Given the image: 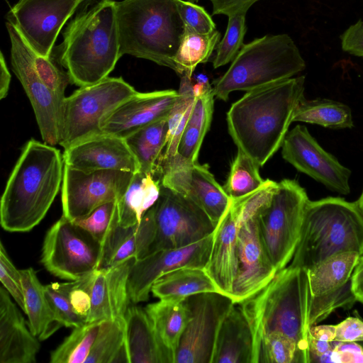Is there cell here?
Instances as JSON below:
<instances>
[{
	"mask_svg": "<svg viewBox=\"0 0 363 363\" xmlns=\"http://www.w3.org/2000/svg\"><path fill=\"white\" fill-rule=\"evenodd\" d=\"M102 255L100 243L62 215L46 233L40 262L55 277L75 281L98 269Z\"/></svg>",
	"mask_w": 363,
	"mask_h": 363,
	"instance_id": "8fae6325",
	"label": "cell"
},
{
	"mask_svg": "<svg viewBox=\"0 0 363 363\" xmlns=\"http://www.w3.org/2000/svg\"><path fill=\"white\" fill-rule=\"evenodd\" d=\"M305 68L300 50L288 34H267L244 44L212 87L217 99L227 101L234 91H248L287 79Z\"/></svg>",
	"mask_w": 363,
	"mask_h": 363,
	"instance_id": "52a82bcc",
	"label": "cell"
},
{
	"mask_svg": "<svg viewBox=\"0 0 363 363\" xmlns=\"http://www.w3.org/2000/svg\"><path fill=\"white\" fill-rule=\"evenodd\" d=\"M335 341H363V321L351 316L335 325Z\"/></svg>",
	"mask_w": 363,
	"mask_h": 363,
	"instance_id": "681fc988",
	"label": "cell"
},
{
	"mask_svg": "<svg viewBox=\"0 0 363 363\" xmlns=\"http://www.w3.org/2000/svg\"><path fill=\"white\" fill-rule=\"evenodd\" d=\"M309 336L323 341H335V325H312L309 329Z\"/></svg>",
	"mask_w": 363,
	"mask_h": 363,
	"instance_id": "db71d44e",
	"label": "cell"
},
{
	"mask_svg": "<svg viewBox=\"0 0 363 363\" xmlns=\"http://www.w3.org/2000/svg\"><path fill=\"white\" fill-rule=\"evenodd\" d=\"M85 0H19L6 18L37 55L50 58L63 26Z\"/></svg>",
	"mask_w": 363,
	"mask_h": 363,
	"instance_id": "9a60e30c",
	"label": "cell"
},
{
	"mask_svg": "<svg viewBox=\"0 0 363 363\" xmlns=\"http://www.w3.org/2000/svg\"><path fill=\"white\" fill-rule=\"evenodd\" d=\"M157 335L175 362L176 353L189 320V311L184 300H160L145 308Z\"/></svg>",
	"mask_w": 363,
	"mask_h": 363,
	"instance_id": "f546056e",
	"label": "cell"
},
{
	"mask_svg": "<svg viewBox=\"0 0 363 363\" xmlns=\"http://www.w3.org/2000/svg\"><path fill=\"white\" fill-rule=\"evenodd\" d=\"M190 2H192V3H195V4H197L199 2V0H187Z\"/></svg>",
	"mask_w": 363,
	"mask_h": 363,
	"instance_id": "91938a15",
	"label": "cell"
},
{
	"mask_svg": "<svg viewBox=\"0 0 363 363\" xmlns=\"http://www.w3.org/2000/svg\"><path fill=\"white\" fill-rule=\"evenodd\" d=\"M213 236V233L191 245L157 250L135 260L128 281L130 302L147 301L155 281L171 271L185 267L205 268L211 251Z\"/></svg>",
	"mask_w": 363,
	"mask_h": 363,
	"instance_id": "d6986e66",
	"label": "cell"
},
{
	"mask_svg": "<svg viewBox=\"0 0 363 363\" xmlns=\"http://www.w3.org/2000/svg\"><path fill=\"white\" fill-rule=\"evenodd\" d=\"M0 281L23 312H26L21 274L11 261L3 245L0 243Z\"/></svg>",
	"mask_w": 363,
	"mask_h": 363,
	"instance_id": "bcb514c9",
	"label": "cell"
},
{
	"mask_svg": "<svg viewBox=\"0 0 363 363\" xmlns=\"http://www.w3.org/2000/svg\"><path fill=\"white\" fill-rule=\"evenodd\" d=\"M124 321L128 363H172L145 308L128 306Z\"/></svg>",
	"mask_w": 363,
	"mask_h": 363,
	"instance_id": "484cf974",
	"label": "cell"
},
{
	"mask_svg": "<svg viewBox=\"0 0 363 363\" xmlns=\"http://www.w3.org/2000/svg\"><path fill=\"white\" fill-rule=\"evenodd\" d=\"M155 236V225L152 207L141 222L124 227L118 223L109 234L104 247L99 268H109L127 259H140L148 255Z\"/></svg>",
	"mask_w": 363,
	"mask_h": 363,
	"instance_id": "d4e9b609",
	"label": "cell"
},
{
	"mask_svg": "<svg viewBox=\"0 0 363 363\" xmlns=\"http://www.w3.org/2000/svg\"><path fill=\"white\" fill-rule=\"evenodd\" d=\"M203 292H220L205 268L185 267L171 271L153 284L151 293L160 300H184Z\"/></svg>",
	"mask_w": 363,
	"mask_h": 363,
	"instance_id": "4dcf8cb0",
	"label": "cell"
},
{
	"mask_svg": "<svg viewBox=\"0 0 363 363\" xmlns=\"http://www.w3.org/2000/svg\"><path fill=\"white\" fill-rule=\"evenodd\" d=\"M135 260L131 258L109 268H98L79 279L90 301L86 323L124 318L130 302L128 276Z\"/></svg>",
	"mask_w": 363,
	"mask_h": 363,
	"instance_id": "ffe728a7",
	"label": "cell"
},
{
	"mask_svg": "<svg viewBox=\"0 0 363 363\" xmlns=\"http://www.w3.org/2000/svg\"><path fill=\"white\" fill-rule=\"evenodd\" d=\"M160 180L151 174H134L123 196L118 201V224L128 227L139 224L142 218L157 201Z\"/></svg>",
	"mask_w": 363,
	"mask_h": 363,
	"instance_id": "d6a6232c",
	"label": "cell"
},
{
	"mask_svg": "<svg viewBox=\"0 0 363 363\" xmlns=\"http://www.w3.org/2000/svg\"><path fill=\"white\" fill-rule=\"evenodd\" d=\"M34 65L40 78L53 95L61 114V123L65 89L70 82L68 73L57 66L51 58L34 52Z\"/></svg>",
	"mask_w": 363,
	"mask_h": 363,
	"instance_id": "ee69618b",
	"label": "cell"
},
{
	"mask_svg": "<svg viewBox=\"0 0 363 363\" xmlns=\"http://www.w3.org/2000/svg\"><path fill=\"white\" fill-rule=\"evenodd\" d=\"M120 54L150 60L176 72L184 31L177 0L116 1Z\"/></svg>",
	"mask_w": 363,
	"mask_h": 363,
	"instance_id": "5b68a950",
	"label": "cell"
},
{
	"mask_svg": "<svg viewBox=\"0 0 363 363\" xmlns=\"http://www.w3.org/2000/svg\"><path fill=\"white\" fill-rule=\"evenodd\" d=\"M134 174L116 169L84 172L65 164L61 194L62 215L74 221L86 217L105 203L120 200Z\"/></svg>",
	"mask_w": 363,
	"mask_h": 363,
	"instance_id": "4fadbf2b",
	"label": "cell"
},
{
	"mask_svg": "<svg viewBox=\"0 0 363 363\" xmlns=\"http://www.w3.org/2000/svg\"><path fill=\"white\" fill-rule=\"evenodd\" d=\"M317 124L331 129L352 128L353 121L350 108L329 99H306L301 97L296 108L293 122Z\"/></svg>",
	"mask_w": 363,
	"mask_h": 363,
	"instance_id": "e575fe53",
	"label": "cell"
},
{
	"mask_svg": "<svg viewBox=\"0 0 363 363\" xmlns=\"http://www.w3.org/2000/svg\"><path fill=\"white\" fill-rule=\"evenodd\" d=\"M277 182L264 184L244 196L245 218L238 237L237 273L231 298L240 303L267 284L277 274L262 243L257 219L260 207L269 199Z\"/></svg>",
	"mask_w": 363,
	"mask_h": 363,
	"instance_id": "30bf717a",
	"label": "cell"
},
{
	"mask_svg": "<svg viewBox=\"0 0 363 363\" xmlns=\"http://www.w3.org/2000/svg\"><path fill=\"white\" fill-rule=\"evenodd\" d=\"M180 77L178 96L167 118V143L158 166L176 155L179 142L195 100L191 77L183 74Z\"/></svg>",
	"mask_w": 363,
	"mask_h": 363,
	"instance_id": "8d00e7d4",
	"label": "cell"
},
{
	"mask_svg": "<svg viewBox=\"0 0 363 363\" xmlns=\"http://www.w3.org/2000/svg\"><path fill=\"white\" fill-rule=\"evenodd\" d=\"M167 118H162L124 138L139 163L140 172L155 177L167 143Z\"/></svg>",
	"mask_w": 363,
	"mask_h": 363,
	"instance_id": "836d02e7",
	"label": "cell"
},
{
	"mask_svg": "<svg viewBox=\"0 0 363 363\" xmlns=\"http://www.w3.org/2000/svg\"><path fill=\"white\" fill-rule=\"evenodd\" d=\"M152 208L155 236L148 255L195 243L212 234L217 226L191 199L162 185Z\"/></svg>",
	"mask_w": 363,
	"mask_h": 363,
	"instance_id": "7c38bea8",
	"label": "cell"
},
{
	"mask_svg": "<svg viewBox=\"0 0 363 363\" xmlns=\"http://www.w3.org/2000/svg\"><path fill=\"white\" fill-rule=\"evenodd\" d=\"M360 257L357 252H343L308 269L311 299L352 290V276Z\"/></svg>",
	"mask_w": 363,
	"mask_h": 363,
	"instance_id": "83f0119b",
	"label": "cell"
},
{
	"mask_svg": "<svg viewBox=\"0 0 363 363\" xmlns=\"http://www.w3.org/2000/svg\"><path fill=\"white\" fill-rule=\"evenodd\" d=\"M254 339L239 303L223 318L216 338L211 363H253Z\"/></svg>",
	"mask_w": 363,
	"mask_h": 363,
	"instance_id": "4316f807",
	"label": "cell"
},
{
	"mask_svg": "<svg viewBox=\"0 0 363 363\" xmlns=\"http://www.w3.org/2000/svg\"><path fill=\"white\" fill-rule=\"evenodd\" d=\"M281 147L283 158L297 170L333 191L350 193L351 171L322 148L304 125H297L288 132Z\"/></svg>",
	"mask_w": 363,
	"mask_h": 363,
	"instance_id": "ac0fdd59",
	"label": "cell"
},
{
	"mask_svg": "<svg viewBox=\"0 0 363 363\" xmlns=\"http://www.w3.org/2000/svg\"><path fill=\"white\" fill-rule=\"evenodd\" d=\"M64 166L53 145L35 139L25 144L1 198L3 229L28 232L40 223L60 190Z\"/></svg>",
	"mask_w": 363,
	"mask_h": 363,
	"instance_id": "7a4b0ae2",
	"label": "cell"
},
{
	"mask_svg": "<svg viewBox=\"0 0 363 363\" xmlns=\"http://www.w3.org/2000/svg\"><path fill=\"white\" fill-rule=\"evenodd\" d=\"M341 45L345 52L363 57V21L350 26L341 35Z\"/></svg>",
	"mask_w": 363,
	"mask_h": 363,
	"instance_id": "c3c4849f",
	"label": "cell"
},
{
	"mask_svg": "<svg viewBox=\"0 0 363 363\" xmlns=\"http://www.w3.org/2000/svg\"><path fill=\"white\" fill-rule=\"evenodd\" d=\"M245 218L244 197L231 200L213 236L205 267L220 293L231 298L237 273L238 237Z\"/></svg>",
	"mask_w": 363,
	"mask_h": 363,
	"instance_id": "44dd1931",
	"label": "cell"
},
{
	"mask_svg": "<svg viewBox=\"0 0 363 363\" xmlns=\"http://www.w3.org/2000/svg\"><path fill=\"white\" fill-rule=\"evenodd\" d=\"M118 201L105 203L84 218L73 222L86 230L102 248L112 230L118 223Z\"/></svg>",
	"mask_w": 363,
	"mask_h": 363,
	"instance_id": "7bdbcfd3",
	"label": "cell"
},
{
	"mask_svg": "<svg viewBox=\"0 0 363 363\" xmlns=\"http://www.w3.org/2000/svg\"><path fill=\"white\" fill-rule=\"evenodd\" d=\"M103 320L73 328L50 354L51 363H86Z\"/></svg>",
	"mask_w": 363,
	"mask_h": 363,
	"instance_id": "f35d334b",
	"label": "cell"
},
{
	"mask_svg": "<svg viewBox=\"0 0 363 363\" xmlns=\"http://www.w3.org/2000/svg\"><path fill=\"white\" fill-rule=\"evenodd\" d=\"M65 164L84 172L101 169L140 172L139 163L123 138L101 133L65 149Z\"/></svg>",
	"mask_w": 363,
	"mask_h": 363,
	"instance_id": "7402d4cb",
	"label": "cell"
},
{
	"mask_svg": "<svg viewBox=\"0 0 363 363\" xmlns=\"http://www.w3.org/2000/svg\"><path fill=\"white\" fill-rule=\"evenodd\" d=\"M95 3L96 0H85L84 4L82 6L79 11L86 9H88L89 6H92Z\"/></svg>",
	"mask_w": 363,
	"mask_h": 363,
	"instance_id": "6f0895ef",
	"label": "cell"
},
{
	"mask_svg": "<svg viewBox=\"0 0 363 363\" xmlns=\"http://www.w3.org/2000/svg\"><path fill=\"white\" fill-rule=\"evenodd\" d=\"M213 15L229 16L247 13L250 8L260 0H209Z\"/></svg>",
	"mask_w": 363,
	"mask_h": 363,
	"instance_id": "f907efd6",
	"label": "cell"
},
{
	"mask_svg": "<svg viewBox=\"0 0 363 363\" xmlns=\"http://www.w3.org/2000/svg\"><path fill=\"white\" fill-rule=\"evenodd\" d=\"M11 75L6 65L2 52L0 53V99L6 97L9 89Z\"/></svg>",
	"mask_w": 363,
	"mask_h": 363,
	"instance_id": "11a10c76",
	"label": "cell"
},
{
	"mask_svg": "<svg viewBox=\"0 0 363 363\" xmlns=\"http://www.w3.org/2000/svg\"><path fill=\"white\" fill-rule=\"evenodd\" d=\"M137 92L122 77H108L79 87L65 100L59 145L67 149L103 133L106 118Z\"/></svg>",
	"mask_w": 363,
	"mask_h": 363,
	"instance_id": "9c48e42d",
	"label": "cell"
},
{
	"mask_svg": "<svg viewBox=\"0 0 363 363\" xmlns=\"http://www.w3.org/2000/svg\"><path fill=\"white\" fill-rule=\"evenodd\" d=\"M178 91L137 92L104 121L102 132L125 138L135 130L169 116Z\"/></svg>",
	"mask_w": 363,
	"mask_h": 363,
	"instance_id": "603a6c76",
	"label": "cell"
},
{
	"mask_svg": "<svg viewBox=\"0 0 363 363\" xmlns=\"http://www.w3.org/2000/svg\"><path fill=\"white\" fill-rule=\"evenodd\" d=\"M221 34L216 29L208 34H200L184 26V31L174 62L176 73L180 77L187 74L191 77L196 67L207 62L217 45Z\"/></svg>",
	"mask_w": 363,
	"mask_h": 363,
	"instance_id": "d590c367",
	"label": "cell"
},
{
	"mask_svg": "<svg viewBox=\"0 0 363 363\" xmlns=\"http://www.w3.org/2000/svg\"><path fill=\"white\" fill-rule=\"evenodd\" d=\"M333 348V341L328 342L315 339L309 336V352L311 362L313 360Z\"/></svg>",
	"mask_w": 363,
	"mask_h": 363,
	"instance_id": "9f6ffc18",
	"label": "cell"
},
{
	"mask_svg": "<svg viewBox=\"0 0 363 363\" xmlns=\"http://www.w3.org/2000/svg\"><path fill=\"white\" fill-rule=\"evenodd\" d=\"M156 177L161 185L191 199L216 225L230 203L207 165L188 163L174 156L159 165Z\"/></svg>",
	"mask_w": 363,
	"mask_h": 363,
	"instance_id": "e0dca14e",
	"label": "cell"
},
{
	"mask_svg": "<svg viewBox=\"0 0 363 363\" xmlns=\"http://www.w3.org/2000/svg\"><path fill=\"white\" fill-rule=\"evenodd\" d=\"M333 349L340 353V363H363V347L357 342L333 341Z\"/></svg>",
	"mask_w": 363,
	"mask_h": 363,
	"instance_id": "816d5d0a",
	"label": "cell"
},
{
	"mask_svg": "<svg viewBox=\"0 0 363 363\" xmlns=\"http://www.w3.org/2000/svg\"><path fill=\"white\" fill-rule=\"evenodd\" d=\"M189 320L181 338L174 363H211L219 327L234 304L220 292H203L185 299Z\"/></svg>",
	"mask_w": 363,
	"mask_h": 363,
	"instance_id": "5bb4252c",
	"label": "cell"
},
{
	"mask_svg": "<svg viewBox=\"0 0 363 363\" xmlns=\"http://www.w3.org/2000/svg\"><path fill=\"white\" fill-rule=\"evenodd\" d=\"M11 295L0 288V363H33L40 348Z\"/></svg>",
	"mask_w": 363,
	"mask_h": 363,
	"instance_id": "cb8c5ba5",
	"label": "cell"
},
{
	"mask_svg": "<svg viewBox=\"0 0 363 363\" xmlns=\"http://www.w3.org/2000/svg\"><path fill=\"white\" fill-rule=\"evenodd\" d=\"M300 362L296 342L279 333H272L262 337L254 346L253 363Z\"/></svg>",
	"mask_w": 363,
	"mask_h": 363,
	"instance_id": "60d3db41",
	"label": "cell"
},
{
	"mask_svg": "<svg viewBox=\"0 0 363 363\" xmlns=\"http://www.w3.org/2000/svg\"><path fill=\"white\" fill-rule=\"evenodd\" d=\"M308 201L296 180L285 179L277 182L257 212L259 235L277 272L286 267L294 257Z\"/></svg>",
	"mask_w": 363,
	"mask_h": 363,
	"instance_id": "ba28073f",
	"label": "cell"
},
{
	"mask_svg": "<svg viewBox=\"0 0 363 363\" xmlns=\"http://www.w3.org/2000/svg\"><path fill=\"white\" fill-rule=\"evenodd\" d=\"M177 6L184 26L200 34L216 30L211 16L201 6L187 0H177Z\"/></svg>",
	"mask_w": 363,
	"mask_h": 363,
	"instance_id": "7dc6e473",
	"label": "cell"
},
{
	"mask_svg": "<svg viewBox=\"0 0 363 363\" xmlns=\"http://www.w3.org/2000/svg\"><path fill=\"white\" fill-rule=\"evenodd\" d=\"M246 14L237 13L228 16L225 33L216 48L213 60L214 69L231 62L244 45L247 32Z\"/></svg>",
	"mask_w": 363,
	"mask_h": 363,
	"instance_id": "b9f144b4",
	"label": "cell"
},
{
	"mask_svg": "<svg viewBox=\"0 0 363 363\" xmlns=\"http://www.w3.org/2000/svg\"><path fill=\"white\" fill-rule=\"evenodd\" d=\"M304 82L305 77L300 76L248 91L228 110L230 135L259 167L282 145L304 96Z\"/></svg>",
	"mask_w": 363,
	"mask_h": 363,
	"instance_id": "6da1fadb",
	"label": "cell"
},
{
	"mask_svg": "<svg viewBox=\"0 0 363 363\" xmlns=\"http://www.w3.org/2000/svg\"><path fill=\"white\" fill-rule=\"evenodd\" d=\"M45 289L55 315L62 326L74 328L86 323L72 306L66 283L52 282L45 285Z\"/></svg>",
	"mask_w": 363,
	"mask_h": 363,
	"instance_id": "f6af8a7d",
	"label": "cell"
},
{
	"mask_svg": "<svg viewBox=\"0 0 363 363\" xmlns=\"http://www.w3.org/2000/svg\"><path fill=\"white\" fill-rule=\"evenodd\" d=\"M116 9V1L100 0L67 24L53 56L71 83L82 87L103 80L121 57Z\"/></svg>",
	"mask_w": 363,
	"mask_h": 363,
	"instance_id": "277c9868",
	"label": "cell"
},
{
	"mask_svg": "<svg viewBox=\"0 0 363 363\" xmlns=\"http://www.w3.org/2000/svg\"><path fill=\"white\" fill-rule=\"evenodd\" d=\"M352 288L358 301L363 303V256L356 266L352 276Z\"/></svg>",
	"mask_w": 363,
	"mask_h": 363,
	"instance_id": "f5cc1de1",
	"label": "cell"
},
{
	"mask_svg": "<svg viewBox=\"0 0 363 363\" xmlns=\"http://www.w3.org/2000/svg\"><path fill=\"white\" fill-rule=\"evenodd\" d=\"M361 213L363 215V189L359 199L356 201Z\"/></svg>",
	"mask_w": 363,
	"mask_h": 363,
	"instance_id": "680465c9",
	"label": "cell"
},
{
	"mask_svg": "<svg viewBox=\"0 0 363 363\" xmlns=\"http://www.w3.org/2000/svg\"><path fill=\"white\" fill-rule=\"evenodd\" d=\"M6 26L13 72L30 101L43 142L54 146L59 144L61 133V114L55 99L37 73L33 50L12 23L7 21Z\"/></svg>",
	"mask_w": 363,
	"mask_h": 363,
	"instance_id": "2e32d148",
	"label": "cell"
},
{
	"mask_svg": "<svg viewBox=\"0 0 363 363\" xmlns=\"http://www.w3.org/2000/svg\"><path fill=\"white\" fill-rule=\"evenodd\" d=\"M311 299L308 270L287 266L267 284L238 303L251 328L254 346L266 335L282 333L296 342L300 362H311Z\"/></svg>",
	"mask_w": 363,
	"mask_h": 363,
	"instance_id": "3957f363",
	"label": "cell"
},
{
	"mask_svg": "<svg viewBox=\"0 0 363 363\" xmlns=\"http://www.w3.org/2000/svg\"><path fill=\"white\" fill-rule=\"evenodd\" d=\"M128 363L125 321L103 320L86 363Z\"/></svg>",
	"mask_w": 363,
	"mask_h": 363,
	"instance_id": "74e56055",
	"label": "cell"
},
{
	"mask_svg": "<svg viewBox=\"0 0 363 363\" xmlns=\"http://www.w3.org/2000/svg\"><path fill=\"white\" fill-rule=\"evenodd\" d=\"M348 251L363 256V215L356 201L339 197L309 200L300 239L288 266L308 270Z\"/></svg>",
	"mask_w": 363,
	"mask_h": 363,
	"instance_id": "8992f818",
	"label": "cell"
},
{
	"mask_svg": "<svg viewBox=\"0 0 363 363\" xmlns=\"http://www.w3.org/2000/svg\"><path fill=\"white\" fill-rule=\"evenodd\" d=\"M28 327L39 340H45L62 325L57 320L46 295L45 286L30 267L20 270Z\"/></svg>",
	"mask_w": 363,
	"mask_h": 363,
	"instance_id": "f1b7e54d",
	"label": "cell"
},
{
	"mask_svg": "<svg viewBox=\"0 0 363 363\" xmlns=\"http://www.w3.org/2000/svg\"><path fill=\"white\" fill-rule=\"evenodd\" d=\"M259 166L242 150L238 149L223 189L230 200L247 196L261 188L266 180L259 172Z\"/></svg>",
	"mask_w": 363,
	"mask_h": 363,
	"instance_id": "ab89813d",
	"label": "cell"
},
{
	"mask_svg": "<svg viewBox=\"0 0 363 363\" xmlns=\"http://www.w3.org/2000/svg\"><path fill=\"white\" fill-rule=\"evenodd\" d=\"M214 96L211 84L202 93L195 96L175 155L186 162H197L201 144L211 123Z\"/></svg>",
	"mask_w": 363,
	"mask_h": 363,
	"instance_id": "1f68e13d",
	"label": "cell"
}]
</instances>
